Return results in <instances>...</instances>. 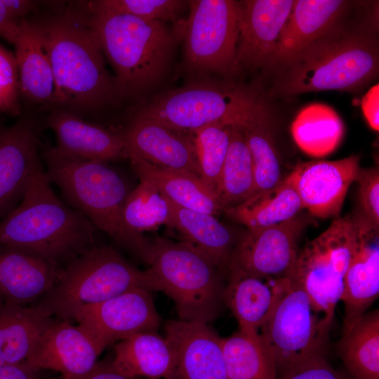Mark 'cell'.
Returning <instances> with one entry per match:
<instances>
[{"mask_svg":"<svg viewBox=\"0 0 379 379\" xmlns=\"http://www.w3.org/2000/svg\"><path fill=\"white\" fill-rule=\"evenodd\" d=\"M36 21L53 69V107L79 115L115 105L122 98L81 8H67Z\"/></svg>","mask_w":379,"mask_h":379,"instance_id":"obj_1","label":"cell"},{"mask_svg":"<svg viewBox=\"0 0 379 379\" xmlns=\"http://www.w3.org/2000/svg\"><path fill=\"white\" fill-rule=\"evenodd\" d=\"M95 230L85 215L56 196L42 162L20 204L0 220V246L26 250L64 267L95 245Z\"/></svg>","mask_w":379,"mask_h":379,"instance_id":"obj_2","label":"cell"},{"mask_svg":"<svg viewBox=\"0 0 379 379\" xmlns=\"http://www.w3.org/2000/svg\"><path fill=\"white\" fill-rule=\"evenodd\" d=\"M41 156L49 181L60 188L69 206L118 246L150 265L153 242L126 226L124 208L132 190L117 170L106 162L66 157L46 143L41 144Z\"/></svg>","mask_w":379,"mask_h":379,"instance_id":"obj_3","label":"cell"},{"mask_svg":"<svg viewBox=\"0 0 379 379\" xmlns=\"http://www.w3.org/2000/svg\"><path fill=\"white\" fill-rule=\"evenodd\" d=\"M84 11L114 69L122 98L145 93L164 80L182 39L183 21L171 27L166 22L127 14Z\"/></svg>","mask_w":379,"mask_h":379,"instance_id":"obj_4","label":"cell"},{"mask_svg":"<svg viewBox=\"0 0 379 379\" xmlns=\"http://www.w3.org/2000/svg\"><path fill=\"white\" fill-rule=\"evenodd\" d=\"M133 117L152 119L191 134L209 125L271 126V110L251 86L211 77L190 79L141 105Z\"/></svg>","mask_w":379,"mask_h":379,"instance_id":"obj_5","label":"cell"},{"mask_svg":"<svg viewBox=\"0 0 379 379\" xmlns=\"http://www.w3.org/2000/svg\"><path fill=\"white\" fill-rule=\"evenodd\" d=\"M285 67L277 86L284 95L328 90L355 91L378 75V42L371 34L343 32L338 27Z\"/></svg>","mask_w":379,"mask_h":379,"instance_id":"obj_6","label":"cell"},{"mask_svg":"<svg viewBox=\"0 0 379 379\" xmlns=\"http://www.w3.org/2000/svg\"><path fill=\"white\" fill-rule=\"evenodd\" d=\"M135 288L160 291L148 269H138L112 247L94 245L65 265L53 287L32 306L69 321L84 306Z\"/></svg>","mask_w":379,"mask_h":379,"instance_id":"obj_7","label":"cell"},{"mask_svg":"<svg viewBox=\"0 0 379 379\" xmlns=\"http://www.w3.org/2000/svg\"><path fill=\"white\" fill-rule=\"evenodd\" d=\"M153 245L148 270L173 301L180 319L206 324L215 320L225 305L222 272L185 242L157 238Z\"/></svg>","mask_w":379,"mask_h":379,"instance_id":"obj_8","label":"cell"},{"mask_svg":"<svg viewBox=\"0 0 379 379\" xmlns=\"http://www.w3.org/2000/svg\"><path fill=\"white\" fill-rule=\"evenodd\" d=\"M331 325L314 310L300 284L281 279L275 303L258 334L272 354L277 375L326 357Z\"/></svg>","mask_w":379,"mask_h":379,"instance_id":"obj_9","label":"cell"},{"mask_svg":"<svg viewBox=\"0 0 379 379\" xmlns=\"http://www.w3.org/2000/svg\"><path fill=\"white\" fill-rule=\"evenodd\" d=\"M183 21V67L190 79L237 73L238 1L191 0Z\"/></svg>","mask_w":379,"mask_h":379,"instance_id":"obj_10","label":"cell"},{"mask_svg":"<svg viewBox=\"0 0 379 379\" xmlns=\"http://www.w3.org/2000/svg\"><path fill=\"white\" fill-rule=\"evenodd\" d=\"M352 244L351 217L336 218L298 253L288 277L305 291L316 312L330 325L343 293Z\"/></svg>","mask_w":379,"mask_h":379,"instance_id":"obj_11","label":"cell"},{"mask_svg":"<svg viewBox=\"0 0 379 379\" xmlns=\"http://www.w3.org/2000/svg\"><path fill=\"white\" fill-rule=\"evenodd\" d=\"M307 223L298 215L270 227L248 230L237 241L228 265L262 279L288 277L298 254V240Z\"/></svg>","mask_w":379,"mask_h":379,"instance_id":"obj_12","label":"cell"},{"mask_svg":"<svg viewBox=\"0 0 379 379\" xmlns=\"http://www.w3.org/2000/svg\"><path fill=\"white\" fill-rule=\"evenodd\" d=\"M74 319L104 349L135 333L156 331L161 322L151 292L142 288L84 306Z\"/></svg>","mask_w":379,"mask_h":379,"instance_id":"obj_13","label":"cell"},{"mask_svg":"<svg viewBox=\"0 0 379 379\" xmlns=\"http://www.w3.org/2000/svg\"><path fill=\"white\" fill-rule=\"evenodd\" d=\"M359 157L299 163L286 177L299 195L303 208L319 218L337 216L359 171Z\"/></svg>","mask_w":379,"mask_h":379,"instance_id":"obj_14","label":"cell"},{"mask_svg":"<svg viewBox=\"0 0 379 379\" xmlns=\"http://www.w3.org/2000/svg\"><path fill=\"white\" fill-rule=\"evenodd\" d=\"M293 4L294 0L238 1L237 72L271 64Z\"/></svg>","mask_w":379,"mask_h":379,"instance_id":"obj_15","label":"cell"},{"mask_svg":"<svg viewBox=\"0 0 379 379\" xmlns=\"http://www.w3.org/2000/svg\"><path fill=\"white\" fill-rule=\"evenodd\" d=\"M39 124L21 119L0 127V220L21 201L29 179L41 164Z\"/></svg>","mask_w":379,"mask_h":379,"instance_id":"obj_16","label":"cell"},{"mask_svg":"<svg viewBox=\"0 0 379 379\" xmlns=\"http://www.w3.org/2000/svg\"><path fill=\"white\" fill-rule=\"evenodd\" d=\"M351 219L352 249L340 299L345 306L343 331L366 313L379 294V227L360 213Z\"/></svg>","mask_w":379,"mask_h":379,"instance_id":"obj_17","label":"cell"},{"mask_svg":"<svg viewBox=\"0 0 379 379\" xmlns=\"http://www.w3.org/2000/svg\"><path fill=\"white\" fill-rule=\"evenodd\" d=\"M122 133L130 160H140L161 168L200 177L190 134L152 119L136 117L132 118Z\"/></svg>","mask_w":379,"mask_h":379,"instance_id":"obj_18","label":"cell"},{"mask_svg":"<svg viewBox=\"0 0 379 379\" xmlns=\"http://www.w3.org/2000/svg\"><path fill=\"white\" fill-rule=\"evenodd\" d=\"M104 350L81 326L58 321L39 336L25 362L39 370L60 372L74 378L91 371Z\"/></svg>","mask_w":379,"mask_h":379,"instance_id":"obj_19","label":"cell"},{"mask_svg":"<svg viewBox=\"0 0 379 379\" xmlns=\"http://www.w3.org/2000/svg\"><path fill=\"white\" fill-rule=\"evenodd\" d=\"M164 328L174 354L170 379H227L221 338L208 324L170 320Z\"/></svg>","mask_w":379,"mask_h":379,"instance_id":"obj_20","label":"cell"},{"mask_svg":"<svg viewBox=\"0 0 379 379\" xmlns=\"http://www.w3.org/2000/svg\"><path fill=\"white\" fill-rule=\"evenodd\" d=\"M46 124L55 133V147L66 157L106 163L128 159L122 131L105 128L74 113L57 109L51 113Z\"/></svg>","mask_w":379,"mask_h":379,"instance_id":"obj_21","label":"cell"},{"mask_svg":"<svg viewBox=\"0 0 379 379\" xmlns=\"http://www.w3.org/2000/svg\"><path fill=\"white\" fill-rule=\"evenodd\" d=\"M348 5L342 0H294L270 65L288 64L338 28Z\"/></svg>","mask_w":379,"mask_h":379,"instance_id":"obj_22","label":"cell"},{"mask_svg":"<svg viewBox=\"0 0 379 379\" xmlns=\"http://www.w3.org/2000/svg\"><path fill=\"white\" fill-rule=\"evenodd\" d=\"M63 267L26 250L0 246V299L27 306L55 284Z\"/></svg>","mask_w":379,"mask_h":379,"instance_id":"obj_23","label":"cell"},{"mask_svg":"<svg viewBox=\"0 0 379 379\" xmlns=\"http://www.w3.org/2000/svg\"><path fill=\"white\" fill-rule=\"evenodd\" d=\"M15 46L20 96L29 102L53 107L55 79L36 20L23 19Z\"/></svg>","mask_w":379,"mask_h":379,"instance_id":"obj_24","label":"cell"},{"mask_svg":"<svg viewBox=\"0 0 379 379\" xmlns=\"http://www.w3.org/2000/svg\"><path fill=\"white\" fill-rule=\"evenodd\" d=\"M224 304L236 318L240 331L258 333L277 297L281 279H262L228 265Z\"/></svg>","mask_w":379,"mask_h":379,"instance_id":"obj_25","label":"cell"},{"mask_svg":"<svg viewBox=\"0 0 379 379\" xmlns=\"http://www.w3.org/2000/svg\"><path fill=\"white\" fill-rule=\"evenodd\" d=\"M113 368L131 378L170 379L174 366L172 347L157 331H145L119 340L114 346Z\"/></svg>","mask_w":379,"mask_h":379,"instance_id":"obj_26","label":"cell"},{"mask_svg":"<svg viewBox=\"0 0 379 379\" xmlns=\"http://www.w3.org/2000/svg\"><path fill=\"white\" fill-rule=\"evenodd\" d=\"M54 320L34 307L4 302L0 305V366L25 362L35 343Z\"/></svg>","mask_w":379,"mask_h":379,"instance_id":"obj_27","label":"cell"},{"mask_svg":"<svg viewBox=\"0 0 379 379\" xmlns=\"http://www.w3.org/2000/svg\"><path fill=\"white\" fill-rule=\"evenodd\" d=\"M130 161L140 180L152 184L177 206L213 215L222 211L217 194L200 177L161 168L140 160Z\"/></svg>","mask_w":379,"mask_h":379,"instance_id":"obj_28","label":"cell"},{"mask_svg":"<svg viewBox=\"0 0 379 379\" xmlns=\"http://www.w3.org/2000/svg\"><path fill=\"white\" fill-rule=\"evenodd\" d=\"M170 227L180 232L183 242L206 255L222 272L227 269L237 241L232 232L213 215L184 208L172 202Z\"/></svg>","mask_w":379,"mask_h":379,"instance_id":"obj_29","label":"cell"},{"mask_svg":"<svg viewBox=\"0 0 379 379\" xmlns=\"http://www.w3.org/2000/svg\"><path fill=\"white\" fill-rule=\"evenodd\" d=\"M302 209L298 194L285 178L274 187L253 194L223 212L232 220L254 230L284 222Z\"/></svg>","mask_w":379,"mask_h":379,"instance_id":"obj_30","label":"cell"},{"mask_svg":"<svg viewBox=\"0 0 379 379\" xmlns=\"http://www.w3.org/2000/svg\"><path fill=\"white\" fill-rule=\"evenodd\" d=\"M338 352L355 379H379V310L365 313L343 331Z\"/></svg>","mask_w":379,"mask_h":379,"instance_id":"obj_31","label":"cell"},{"mask_svg":"<svg viewBox=\"0 0 379 379\" xmlns=\"http://www.w3.org/2000/svg\"><path fill=\"white\" fill-rule=\"evenodd\" d=\"M291 130L298 147L314 157L332 153L344 134L343 123L337 112L320 103L302 109L293 120Z\"/></svg>","mask_w":379,"mask_h":379,"instance_id":"obj_32","label":"cell"},{"mask_svg":"<svg viewBox=\"0 0 379 379\" xmlns=\"http://www.w3.org/2000/svg\"><path fill=\"white\" fill-rule=\"evenodd\" d=\"M227 379H277L274 360L258 333L240 330L221 338Z\"/></svg>","mask_w":379,"mask_h":379,"instance_id":"obj_33","label":"cell"},{"mask_svg":"<svg viewBox=\"0 0 379 379\" xmlns=\"http://www.w3.org/2000/svg\"><path fill=\"white\" fill-rule=\"evenodd\" d=\"M253 188V162L243 129L232 126L230 145L217 190L222 211L244 201L252 194Z\"/></svg>","mask_w":379,"mask_h":379,"instance_id":"obj_34","label":"cell"},{"mask_svg":"<svg viewBox=\"0 0 379 379\" xmlns=\"http://www.w3.org/2000/svg\"><path fill=\"white\" fill-rule=\"evenodd\" d=\"M127 197L124 219L132 231L142 234L161 225L171 226L172 202L152 184L140 180Z\"/></svg>","mask_w":379,"mask_h":379,"instance_id":"obj_35","label":"cell"},{"mask_svg":"<svg viewBox=\"0 0 379 379\" xmlns=\"http://www.w3.org/2000/svg\"><path fill=\"white\" fill-rule=\"evenodd\" d=\"M231 128L232 126L213 124L190 134L194 147L200 177L216 194L230 145Z\"/></svg>","mask_w":379,"mask_h":379,"instance_id":"obj_36","label":"cell"},{"mask_svg":"<svg viewBox=\"0 0 379 379\" xmlns=\"http://www.w3.org/2000/svg\"><path fill=\"white\" fill-rule=\"evenodd\" d=\"M270 127L258 126L242 128L253 167L254 188L251 195L270 190L283 180Z\"/></svg>","mask_w":379,"mask_h":379,"instance_id":"obj_37","label":"cell"},{"mask_svg":"<svg viewBox=\"0 0 379 379\" xmlns=\"http://www.w3.org/2000/svg\"><path fill=\"white\" fill-rule=\"evenodd\" d=\"M90 13H121L142 20L178 22L179 16L188 7L183 0H97L82 1Z\"/></svg>","mask_w":379,"mask_h":379,"instance_id":"obj_38","label":"cell"},{"mask_svg":"<svg viewBox=\"0 0 379 379\" xmlns=\"http://www.w3.org/2000/svg\"><path fill=\"white\" fill-rule=\"evenodd\" d=\"M20 85L15 54L0 44V112L21 114Z\"/></svg>","mask_w":379,"mask_h":379,"instance_id":"obj_39","label":"cell"},{"mask_svg":"<svg viewBox=\"0 0 379 379\" xmlns=\"http://www.w3.org/2000/svg\"><path fill=\"white\" fill-rule=\"evenodd\" d=\"M355 181L359 186V213L379 227L378 167L360 168Z\"/></svg>","mask_w":379,"mask_h":379,"instance_id":"obj_40","label":"cell"},{"mask_svg":"<svg viewBox=\"0 0 379 379\" xmlns=\"http://www.w3.org/2000/svg\"><path fill=\"white\" fill-rule=\"evenodd\" d=\"M280 379H355L347 371H339L326 361V357L311 360L279 375Z\"/></svg>","mask_w":379,"mask_h":379,"instance_id":"obj_41","label":"cell"},{"mask_svg":"<svg viewBox=\"0 0 379 379\" xmlns=\"http://www.w3.org/2000/svg\"><path fill=\"white\" fill-rule=\"evenodd\" d=\"M378 84L371 88L364 96L361 107L364 114L370 125L375 131H378Z\"/></svg>","mask_w":379,"mask_h":379,"instance_id":"obj_42","label":"cell"},{"mask_svg":"<svg viewBox=\"0 0 379 379\" xmlns=\"http://www.w3.org/2000/svg\"><path fill=\"white\" fill-rule=\"evenodd\" d=\"M21 21L13 18L2 0H0V37L14 44L19 34Z\"/></svg>","mask_w":379,"mask_h":379,"instance_id":"obj_43","label":"cell"},{"mask_svg":"<svg viewBox=\"0 0 379 379\" xmlns=\"http://www.w3.org/2000/svg\"><path fill=\"white\" fill-rule=\"evenodd\" d=\"M62 379H136L126 377L117 372L110 361L96 363L88 372L74 378H62Z\"/></svg>","mask_w":379,"mask_h":379,"instance_id":"obj_44","label":"cell"},{"mask_svg":"<svg viewBox=\"0 0 379 379\" xmlns=\"http://www.w3.org/2000/svg\"><path fill=\"white\" fill-rule=\"evenodd\" d=\"M0 379H40V370L25 361L15 366H0Z\"/></svg>","mask_w":379,"mask_h":379,"instance_id":"obj_45","label":"cell"},{"mask_svg":"<svg viewBox=\"0 0 379 379\" xmlns=\"http://www.w3.org/2000/svg\"><path fill=\"white\" fill-rule=\"evenodd\" d=\"M11 16L18 21L37 9V2L28 0H2Z\"/></svg>","mask_w":379,"mask_h":379,"instance_id":"obj_46","label":"cell"},{"mask_svg":"<svg viewBox=\"0 0 379 379\" xmlns=\"http://www.w3.org/2000/svg\"><path fill=\"white\" fill-rule=\"evenodd\" d=\"M4 303V302L0 299V305Z\"/></svg>","mask_w":379,"mask_h":379,"instance_id":"obj_47","label":"cell"}]
</instances>
